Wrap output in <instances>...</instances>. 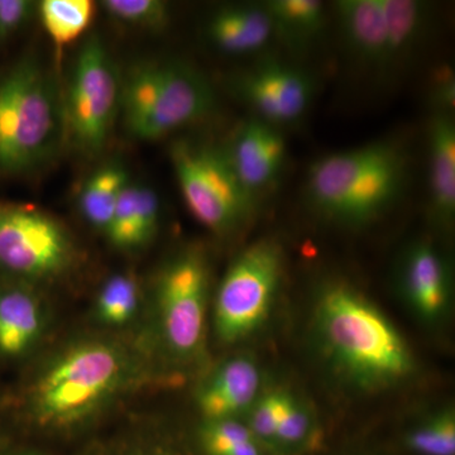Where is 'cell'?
Returning <instances> with one entry per match:
<instances>
[{
	"mask_svg": "<svg viewBox=\"0 0 455 455\" xmlns=\"http://www.w3.org/2000/svg\"><path fill=\"white\" fill-rule=\"evenodd\" d=\"M164 363L151 331H99L64 341L20 392L27 420L44 431L82 429L157 381Z\"/></svg>",
	"mask_w": 455,
	"mask_h": 455,
	"instance_id": "cell-1",
	"label": "cell"
},
{
	"mask_svg": "<svg viewBox=\"0 0 455 455\" xmlns=\"http://www.w3.org/2000/svg\"><path fill=\"white\" fill-rule=\"evenodd\" d=\"M64 90L35 55L0 68V179L49 166L68 145Z\"/></svg>",
	"mask_w": 455,
	"mask_h": 455,
	"instance_id": "cell-2",
	"label": "cell"
},
{
	"mask_svg": "<svg viewBox=\"0 0 455 455\" xmlns=\"http://www.w3.org/2000/svg\"><path fill=\"white\" fill-rule=\"evenodd\" d=\"M316 324L331 357L362 385H391L414 370V358L396 326L349 284L331 283L322 292Z\"/></svg>",
	"mask_w": 455,
	"mask_h": 455,
	"instance_id": "cell-3",
	"label": "cell"
},
{
	"mask_svg": "<svg viewBox=\"0 0 455 455\" xmlns=\"http://www.w3.org/2000/svg\"><path fill=\"white\" fill-rule=\"evenodd\" d=\"M406 178L403 148L392 140H376L317 158L307 172L305 194L328 220L361 226L394 205Z\"/></svg>",
	"mask_w": 455,
	"mask_h": 455,
	"instance_id": "cell-4",
	"label": "cell"
},
{
	"mask_svg": "<svg viewBox=\"0 0 455 455\" xmlns=\"http://www.w3.org/2000/svg\"><path fill=\"white\" fill-rule=\"evenodd\" d=\"M211 84L193 66L176 60L134 65L121 83V110L133 139L158 140L196 124L212 112Z\"/></svg>",
	"mask_w": 455,
	"mask_h": 455,
	"instance_id": "cell-5",
	"label": "cell"
},
{
	"mask_svg": "<svg viewBox=\"0 0 455 455\" xmlns=\"http://www.w3.org/2000/svg\"><path fill=\"white\" fill-rule=\"evenodd\" d=\"M211 274L197 250L176 254L155 281L151 331L164 362L193 366L206 352Z\"/></svg>",
	"mask_w": 455,
	"mask_h": 455,
	"instance_id": "cell-6",
	"label": "cell"
},
{
	"mask_svg": "<svg viewBox=\"0 0 455 455\" xmlns=\"http://www.w3.org/2000/svg\"><path fill=\"white\" fill-rule=\"evenodd\" d=\"M79 244L64 221L32 204L0 200V272L42 286L79 265Z\"/></svg>",
	"mask_w": 455,
	"mask_h": 455,
	"instance_id": "cell-7",
	"label": "cell"
},
{
	"mask_svg": "<svg viewBox=\"0 0 455 455\" xmlns=\"http://www.w3.org/2000/svg\"><path fill=\"white\" fill-rule=\"evenodd\" d=\"M170 156L182 199L203 227L229 235L250 220L257 197L236 178L224 147L178 140Z\"/></svg>",
	"mask_w": 455,
	"mask_h": 455,
	"instance_id": "cell-8",
	"label": "cell"
},
{
	"mask_svg": "<svg viewBox=\"0 0 455 455\" xmlns=\"http://www.w3.org/2000/svg\"><path fill=\"white\" fill-rule=\"evenodd\" d=\"M283 274V251L271 239L254 242L236 256L221 278L212 310L221 343L244 339L266 322Z\"/></svg>",
	"mask_w": 455,
	"mask_h": 455,
	"instance_id": "cell-9",
	"label": "cell"
},
{
	"mask_svg": "<svg viewBox=\"0 0 455 455\" xmlns=\"http://www.w3.org/2000/svg\"><path fill=\"white\" fill-rule=\"evenodd\" d=\"M121 83L106 44L92 36L77 53L64 92L68 140L83 154L106 147L121 110Z\"/></svg>",
	"mask_w": 455,
	"mask_h": 455,
	"instance_id": "cell-10",
	"label": "cell"
},
{
	"mask_svg": "<svg viewBox=\"0 0 455 455\" xmlns=\"http://www.w3.org/2000/svg\"><path fill=\"white\" fill-rule=\"evenodd\" d=\"M233 89L260 121L281 127L298 122L313 103V79L295 66L265 60L235 77Z\"/></svg>",
	"mask_w": 455,
	"mask_h": 455,
	"instance_id": "cell-11",
	"label": "cell"
},
{
	"mask_svg": "<svg viewBox=\"0 0 455 455\" xmlns=\"http://www.w3.org/2000/svg\"><path fill=\"white\" fill-rule=\"evenodd\" d=\"M47 322L41 286L0 272V357L29 355L44 338Z\"/></svg>",
	"mask_w": 455,
	"mask_h": 455,
	"instance_id": "cell-12",
	"label": "cell"
},
{
	"mask_svg": "<svg viewBox=\"0 0 455 455\" xmlns=\"http://www.w3.org/2000/svg\"><path fill=\"white\" fill-rule=\"evenodd\" d=\"M224 149L236 178L248 193L259 197L280 175L287 146L277 127L252 118L236 128Z\"/></svg>",
	"mask_w": 455,
	"mask_h": 455,
	"instance_id": "cell-13",
	"label": "cell"
},
{
	"mask_svg": "<svg viewBox=\"0 0 455 455\" xmlns=\"http://www.w3.org/2000/svg\"><path fill=\"white\" fill-rule=\"evenodd\" d=\"M262 371L254 359L239 355L226 359L204 379L196 403L204 420L241 419L262 395Z\"/></svg>",
	"mask_w": 455,
	"mask_h": 455,
	"instance_id": "cell-14",
	"label": "cell"
},
{
	"mask_svg": "<svg viewBox=\"0 0 455 455\" xmlns=\"http://www.w3.org/2000/svg\"><path fill=\"white\" fill-rule=\"evenodd\" d=\"M401 280L407 300L419 315L427 320L443 315L451 298V274L433 245L418 243L410 248Z\"/></svg>",
	"mask_w": 455,
	"mask_h": 455,
	"instance_id": "cell-15",
	"label": "cell"
},
{
	"mask_svg": "<svg viewBox=\"0 0 455 455\" xmlns=\"http://www.w3.org/2000/svg\"><path fill=\"white\" fill-rule=\"evenodd\" d=\"M275 35L274 23L263 4H230L211 17L208 36L228 55L259 52Z\"/></svg>",
	"mask_w": 455,
	"mask_h": 455,
	"instance_id": "cell-16",
	"label": "cell"
},
{
	"mask_svg": "<svg viewBox=\"0 0 455 455\" xmlns=\"http://www.w3.org/2000/svg\"><path fill=\"white\" fill-rule=\"evenodd\" d=\"M334 9L350 50L364 64L386 71L387 33L381 0H340Z\"/></svg>",
	"mask_w": 455,
	"mask_h": 455,
	"instance_id": "cell-17",
	"label": "cell"
},
{
	"mask_svg": "<svg viewBox=\"0 0 455 455\" xmlns=\"http://www.w3.org/2000/svg\"><path fill=\"white\" fill-rule=\"evenodd\" d=\"M427 147L431 209L440 221L451 224L455 215V123L451 113L434 114Z\"/></svg>",
	"mask_w": 455,
	"mask_h": 455,
	"instance_id": "cell-18",
	"label": "cell"
},
{
	"mask_svg": "<svg viewBox=\"0 0 455 455\" xmlns=\"http://www.w3.org/2000/svg\"><path fill=\"white\" fill-rule=\"evenodd\" d=\"M130 182L128 171L122 164L109 163L99 167L83 185L80 211L90 226L104 236L119 197Z\"/></svg>",
	"mask_w": 455,
	"mask_h": 455,
	"instance_id": "cell-19",
	"label": "cell"
},
{
	"mask_svg": "<svg viewBox=\"0 0 455 455\" xmlns=\"http://www.w3.org/2000/svg\"><path fill=\"white\" fill-rule=\"evenodd\" d=\"M387 33L386 71L414 51L427 28V5L415 0H381Z\"/></svg>",
	"mask_w": 455,
	"mask_h": 455,
	"instance_id": "cell-20",
	"label": "cell"
},
{
	"mask_svg": "<svg viewBox=\"0 0 455 455\" xmlns=\"http://www.w3.org/2000/svg\"><path fill=\"white\" fill-rule=\"evenodd\" d=\"M142 289L132 272H121L108 278L99 289L94 304L95 320L106 331H127L139 316Z\"/></svg>",
	"mask_w": 455,
	"mask_h": 455,
	"instance_id": "cell-21",
	"label": "cell"
},
{
	"mask_svg": "<svg viewBox=\"0 0 455 455\" xmlns=\"http://www.w3.org/2000/svg\"><path fill=\"white\" fill-rule=\"evenodd\" d=\"M274 23L275 33L295 44L319 36L325 26V5L317 0H269L262 3Z\"/></svg>",
	"mask_w": 455,
	"mask_h": 455,
	"instance_id": "cell-22",
	"label": "cell"
},
{
	"mask_svg": "<svg viewBox=\"0 0 455 455\" xmlns=\"http://www.w3.org/2000/svg\"><path fill=\"white\" fill-rule=\"evenodd\" d=\"M95 8L92 0H44L37 4V14L51 41L61 49L88 31Z\"/></svg>",
	"mask_w": 455,
	"mask_h": 455,
	"instance_id": "cell-23",
	"label": "cell"
},
{
	"mask_svg": "<svg viewBox=\"0 0 455 455\" xmlns=\"http://www.w3.org/2000/svg\"><path fill=\"white\" fill-rule=\"evenodd\" d=\"M199 443L205 455H277L241 419L204 420Z\"/></svg>",
	"mask_w": 455,
	"mask_h": 455,
	"instance_id": "cell-24",
	"label": "cell"
},
{
	"mask_svg": "<svg viewBox=\"0 0 455 455\" xmlns=\"http://www.w3.org/2000/svg\"><path fill=\"white\" fill-rule=\"evenodd\" d=\"M319 442V427L315 416L298 397L284 392L283 411L275 433L272 449L277 455H292L309 451Z\"/></svg>",
	"mask_w": 455,
	"mask_h": 455,
	"instance_id": "cell-25",
	"label": "cell"
},
{
	"mask_svg": "<svg viewBox=\"0 0 455 455\" xmlns=\"http://www.w3.org/2000/svg\"><path fill=\"white\" fill-rule=\"evenodd\" d=\"M101 8L116 23L132 28L157 32L169 25L170 5L163 0H104Z\"/></svg>",
	"mask_w": 455,
	"mask_h": 455,
	"instance_id": "cell-26",
	"label": "cell"
},
{
	"mask_svg": "<svg viewBox=\"0 0 455 455\" xmlns=\"http://www.w3.org/2000/svg\"><path fill=\"white\" fill-rule=\"evenodd\" d=\"M407 447L418 455H455V416L444 410L410 431Z\"/></svg>",
	"mask_w": 455,
	"mask_h": 455,
	"instance_id": "cell-27",
	"label": "cell"
},
{
	"mask_svg": "<svg viewBox=\"0 0 455 455\" xmlns=\"http://www.w3.org/2000/svg\"><path fill=\"white\" fill-rule=\"evenodd\" d=\"M137 185L131 181L123 191L106 233L109 243L123 252L142 248L137 223Z\"/></svg>",
	"mask_w": 455,
	"mask_h": 455,
	"instance_id": "cell-28",
	"label": "cell"
},
{
	"mask_svg": "<svg viewBox=\"0 0 455 455\" xmlns=\"http://www.w3.org/2000/svg\"><path fill=\"white\" fill-rule=\"evenodd\" d=\"M86 455H179L147 427L128 431Z\"/></svg>",
	"mask_w": 455,
	"mask_h": 455,
	"instance_id": "cell-29",
	"label": "cell"
},
{
	"mask_svg": "<svg viewBox=\"0 0 455 455\" xmlns=\"http://www.w3.org/2000/svg\"><path fill=\"white\" fill-rule=\"evenodd\" d=\"M284 392L277 390L260 395L252 409L245 415V424L251 431L271 449L278 419L283 411Z\"/></svg>",
	"mask_w": 455,
	"mask_h": 455,
	"instance_id": "cell-30",
	"label": "cell"
},
{
	"mask_svg": "<svg viewBox=\"0 0 455 455\" xmlns=\"http://www.w3.org/2000/svg\"><path fill=\"white\" fill-rule=\"evenodd\" d=\"M160 200L146 185H137V223L142 248L155 238L160 226Z\"/></svg>",
	"mask_w": 455,
	"mask_h": 455,
	"instance_id": "cell-31",
	"label": "cell"
},
{
	"mask_svg": "<svg viewBox=\"0 0 455 455\" xmlns=\"http://www.w3.org/2000/svg\"><path fill=\"white\" fill-rule=\"evenodd\" d=\"M37 14V3L32 0H0V44L11 40Z\"/></svg>",
	"mask_w": 455,
	"mask_h": 455,
	"instance_id": "cell-32",
	"label": "cell"
},
{
	"mask_svg": "<svg viewBox=\"0 0 455 455\" xmlns=\"http://www.w3.org/2000/svg\"><path fill=\"white\" fill-rule=\"evenodd\" d=\"M431 98L438 107L436 112L451 113L455 104V83L454 75L451 68H444L436 74L431 90Z\"/></svg>",
	"mask_w": 455,
	"mask_h": 455,
	"instance_id": "cell-33",
	"label": "cell"
}]
</instances>
